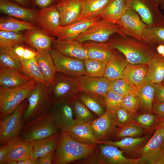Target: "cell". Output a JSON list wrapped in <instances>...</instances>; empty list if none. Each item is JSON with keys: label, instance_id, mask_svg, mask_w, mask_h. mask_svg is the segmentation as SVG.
Listing matches in <instances>:
<instances>
[{"label": "cell", "instance_id": "cell-1", "mask_svg": "<svg viewBox=\"0 0 164 164\" xmlns=\"http://www.w3.org/2000/svg\"><path fill=\"white\" fill-rule=\"evenodd\" d=\"M131 65L148 64L157 54L156 47L135 38L115 33L106 42Z\"/></svg>", "mask_w": 164, "mask_h": 164}, {"label": "cell", "instance_id": "cell-2", "mask_svg": "<svg viewBox=\"0 0 164 164\" xmlns=\"http://www.w3.org/2000/svg\"><path fill=\"white\" fill-rule=\"evenodd\" d=\"M61 134L54 155L52 164H67L84 159L97 148V144H86L71 138L60 129Z\"/></svg>", "mask_w": 164, "mask_h": 164}, {"label": "cell", "instance_id": "cell-3", "mask_svg": "<svg viewBox=\"0 0 164 164\" xmlns=\"http://www.w3.org/2000/svg\"><path fill=\"white\" fill-rule=\"evenodd\" d=\"M60 130L50 110L24 123L18 137L26 141L34 142L50 136Z\"/></svg>", "mask_w": 164, "mask_h": 164}, {"label": "cell", "instance_id": "cell-4", "mask_svg": "<svg viewBox=\"0 0 164 164\" xmlns=\"http://www.w3.org/2000/svg\"><path fill=\"white\" fill-rule=\"evenodd\" d=\"M50 86L38 83L28 97L27 105L22 119V125L50 109L54 103Z\"/></svg>", "mask_w": 164, "mask_h": 164}, {"label": "cell", "instance_id": "cell-5", "mask_svg": "<svg viewBox=\"0 0 164 164\" xmlns=\"http://www.w3.org/2000/svg\"><path fill=\"white\" fill-rule=\"evenodd\" d=\"M38 83L32 81L23 85L14 88L0 87V118L13 112L37 86Z\"/></svg>", "mask_w": 164, "mask_h": 164}, {"label": "cell", "instance_id": "cell-6", "mask_svg": "<svg viewBox=\"0 0 164 164\" xmlns=\"http://www.w3.org/2000/svg\"><path fill=\"white\" fill-rule=\"evenodd\" d=\"M27 104L26 99L11 114L0 119V145L5 144L11 139L18 136L22 126V117Z\"/></svg>", "mask_w": 164, "mask_h": 164}, {"label": "cell", "instance_id": "cell-7", "mask_svg": "<svg viewBox=\"0 0 164 164\" xmlns=\"http://www.w3.org/2000/svg\"><path fill=\"white\" fill-rule=\"evenodd\" d=\"M127 7L136 12L148 26H154L164 22V15L155 0H126Z\"/></svg>", "mask_w": 164, "mask_h": 164}, {"label": "cell", "instance_id": "cell-8", "mask_svg": "<svg viewBox=\"0 0 164 164\" xmlns=\"http://www.w3.org/2000/svg\"><path fill=\"white\" fill-rule=\"evenodd\" d=\"M115 33L121 35L116 23L107 22L100 19L75 39L81 43L87 41L105 42Z\"/></svg>", "mask_w": 164, "mask_h": 164}, {"label": "cell", "instance_id": "cell-9", "mask_svg": "<svg viewBox=\"0 0 164 164\" xmlns=\"http://www.w3.org/2000/svg\"><path fill=\"white\" fill-rule=\"evenodd\" d=\"M49 52L57 72L76 77L86 74L83 60L67 56L55 49Z\"/></svg>", "mask_w": 164, "mask_h": 164}, {"label": "cell", "instance_id": "cell-10", "mask_svg": "<svg viewBox=\"0 0 164 164\" xmlns=\"http://www.w3.org/2000/svg\"><path fill=\"white\" fill-rule=\"evenodd\" d=\"M59 73L54 83L50 86L54 103L71 99L80 92L75 78Z\"/></svg>", "mask_w": 164, "mask_h": 164}, {"label": "cell", "instance_id": "cell-11", "mask_svg": "<svg viewBox=\"0 0 164 164\" xmlns=\"http://www.w3.org/2000/svg\"><path fill=\"white\" fill-rule=\"evenodd\" d=\"M115 23L118 26L121 35L144 41L142 34L147 25L139 15L133 9L127 7L124 15Z\"/></svg>", "mask_w": 164, "mask_h": 164}, {"label": "cell", "instance_id": "cell-12", "mask_svg": "<svg viewBox=\"0 0 164 164\" xmlns=\"http://www.w3.org/2000/svg\"><path fill=\"white\" fill-rule=\"evenodd\" d=\"M75 79L80 92L90 94L102 102L101 99H103L111 89L110 81L104 77H93L85 75Z\"/></svg>", "mask_w": 164, "mask_h": 164}, {"label": "cell", "instance_id": "cell-13", "mask_svg": "<svg viewBox=\"0 0 164 164\" xmlns=\"http://www.w3.org/2000/svg\"><path fill=\"white\" fill-rule=\"evenodd\" d=\"M33 22L44 32L49 35H54L60 26V15L56 4L36 11Z\"/></svg>", "mask_w": 164, "mask_h": 164}, {"label": "cell", "instance_id": "cell-14", "mask_svg": "<svg viewBox=\"0 0 164 164\" xmlns=\"http://www.w3.org/2000/svg\"><path fill=\"white\" fill-rule=\"evenodd\" d=\"M89 123L95 138L100 141H108L114 137L118 128L112 114L106 110L103 114Z\"/></svg>", "mask_w": 164, "mask_h": 164}, {"label": "cell", "instance_id": "cell-15", "mask_svg": "<svg viewBox=\"0 0 164 164\" xmlns=\"http://www.w3.org/2000/svg\"><path fill=\"white\" fill-rule=\"evenodd\" d=\"M100 155L103 164H138L142 163V159H131L123 155L125 152L116 146L107 144H98Z\"/></svg>", "mask_w": 164, "mask_h": 164}, {"label": "cell", "instance_id": "cell-16", "mask_svg": "<svg viewBox=\"0 0 164 164\" xmlns=\"http://www.w3.org/2000/svg\"><path fill=\"white\" fill-rule=\"evenodd\" d=\"M146 143L134 153L142 159V162L150 164L164 142V128L157 127Z\"/></svg>", "mask_w": 164, "mask_h": 164}, {"label": "cell", "instance_id": "cell-17", "mask_svg": "<svg viewBox=\"0 0 164 164\" xmlns=\"http://www.w3.org/2000/svg\"><path fill=\"white\" fill-rule=\"evenodd\" d=\"M100 19L98 17L95 16L65 26H60L54 32V35L59 39H75Z\"/></svg>", "mask_w": 164, "mask_h": 164}, {"label": "cell", "instance_id": "cell-18", "mask_svg": "<svg viewBox=\"0 0 164 164\" xmlns=\"http://www.w3.org/2000/svg\"><path fill=\"white\" fill-rule=\"evenodd\" d=\"M52 47L70 57L83 61L89 58L86 49L81 43L75 39H55Z\"/></svg>", "mask_w": 164, "mask_h": 164}, {"label": "cell", "instance_id": "cell-19", "mask_svg": "<svg viewBox=\"0 0 164 164\" xmlns=\"http://www.w3.org/2000/svg\"><path fill=\"white\" fill-rule=\"evenodd\" d=\"M82 0H59L56 7L60 15V26L76 21L82 10Z\"/></svg>", "mask_w": 164, "mask_h": 164}, {"label": "cell", "instance_id": "cell-20", "mask_svg": "<svg viewBox=\"0 0 164 164\" xmlns=\"http://www.w3.org/2000/svg\"><path fill=\"white\" fill-rule=\"evenodd\" d=\"M86 50L89 58L106 63L118 52L107 42L87 41L82 43Z\"/></svg>", "mask_w": 164, "mask_h": 164}, {"label": "cell", "instance_id": "cell-21", "mask_svg": "<svg viewBox=\"0 0 164 164\" xmlns=\"http://www.w3.org/2000/svg\"><path fill=\"white\" fill-rule=\"evenodd\" d=\"M8 142L9 148L6 164L8 162L17 161L31 157L33 142L26 141L18 137Z\"/></svg>", "mask_w": 164, "mask_h": 164}, {"label": "cell", "instance_id": "cell-22", "mask_svg": "<svg viewBox=\"0 0 164 164\" xmlns=\"http://www.w3.org/2000/svg\"><path fill=\"white\" fill-rule=\"evenodd\" d=\"M26 43L38 51H50L55 39L43 31L35 29L24 31Z\"/></svg>", "mask_w": 164, "mask_h": 164}, {"label": "cell", "instance_id": "cell-23", "mask_svg": "<svg viewBox=\"0 0 164 164\" xmlns=\"http://www.w3.org/2000/svg\"><path fill=\"white\" fill-rule=\"evenodd\" d=\"M50 110L54 116L55 124L60 129L76 124L70 100L54 103Z\"/></svg>", "mask_w": 164, "mask_h": 164}, {"label": "cell", "instance_id": "cell-24", "mask_svg": "<svg viewBox=\"0 0 164 164\" xmlns=\"http://www.w3.org/2000/svg\"><path fill=\"white\" fill-rule=\"evenodd\" d=\"M62 129L77 142L84 144H97L98 140L89 123L69 125Z\"/></svg>", "mask_w": 164, "mask_h": 164}, {"label": "cell", "instance_id": "cell-25", "mask_svg": "<svg viewBox=\"0 0 164 164\" xmlns=\"http://www.w3.org/2000/svg\"><path fill=\"white\" fill-rule=\"evenodd\" d=\"M1 11L13 17L34 21L36 12L32 9L23 7L10 0H0Z\"/></svg>", "mask_w": 164, "mask_h": 164}, {"label": "cell", "instance_id": "cell-26", "mask_svg": "<svg viewBox=\"0 0 164 164\" xmlns=\"http://www.w3.org/2000/svg\"><path fill=\"white\" fill-rule=\"evenodd\" d=\"M127 9L126 0H111L96 16L107 22L115 23L124 15Z\"/></svg>", "mask_w": 164, "mask_h": 164}, {"label": "cell", "instance_id": "cell-27", "mask_svg": "<svg viewBox=\"0 0 164 164\" xmlns=\"http://www.w3.org/2000/svg\"><path fill=\"white\" fill-rule=\"evenodd\" d=\"M60 134V130L50 136L33 142L31 158L36 161L40 157L55 152Z\"/></svg>", "mask_w": 164, "mask_h": 164}, {"label": "cell", "instance_id": "cell-28", "mask_svg": "<svg viewBox=\"0 0 164 164\" xmlns=\"http://www.w3.org/2000/svg\"><path fill=\"white\" fill-rule=\"evenodd\" d=\"M118 52L106 64L104 77L110 81L123 78V71L129 64L124 56Z\"/></svg>", "mask_w": 164, "mask_h": 164}, {"label": "cell", "instance_id": "cell-29", "mask_svg": "<svg viewBox=\"0 0 164 164\" xmlns=\"http://www.w3.org/2000/svg\"><path fill=\"white\" fill-rule=\"evenodd\" d=\"M36 59L46 81L50 85L54 83L57 72L49 51H37Z\"/></svg>", "mask_w": 164, "mask_h": 164}, {"label": "cell", "instance_id": "cell-30", "mask_svg": "<svg viewBox=\"0 0 164 164\" xmlns=\"http://www.w3.org/2000/svg\"><path fill=\"white\" fill-rule=\"evenodd\" d=\"M150 134L139 137H127L123 138L120 140L113 141L108 140L105 141H98L97 144H107L120 148L125 152L134 153L138 150L149 139Z\"/></svg>", "mask_w": 164, "mask_h": 164}, {"label": "cell", "instance_id": "cell-31", "mask_svg": "<svg viewBox=\"0 0 164 164\" xmlns=\"http://www.w3.org/2000/svg\"><path fill=\"white\" fill-rule=\"evenodd\" d=\"M33 80L23 73L0 69V85L5 88H14L23 85Z\"/></svg>", "mask_w": 164, "mask_h": 164}, {"label": "cell", "instance_id": "cell-32", "mask_svg": "<svg viewBox=\"0 0 164 164\" xmlns=\"http://www.w3.org/2000/svg\"><path fill=\"white\" fill-rule=\"evenodd\" d=\"M148 69V64L131 65L129 63L123 71L124 78L138 89L144 81Z\"/></svg>", "mask_w": 164, "mask_h": 164}, {"label": "cell", "instance_id": "cell-33", "mask_svg": "<svg viewBox=\"0 0 164 164\" xmlns=\"http://www.w3.org/2000/svg\"><path fill=\"white\" fill-rule=\"evenodd\" d=\"M148 64L147 74L144 81L155 84L162 83L164 79V57L157 54Z\"/></svg>", "mask_w": 164, "mask_h": 164}, {"label": "cell", "instance_id": "cell-34", "mask_svg": "<svg viewBox=\"0 0 164 164\" xmlns=\"http://www.w3.org/2000/svg\"><path fill=\"white\" fill-rule=\"evenodd\" d=\"M0 68L23 73L20 59L12 47H0Z\"/></svg>", "mask_w": 164, "mask_h": 164}, {"label": "cell", "instance_id": "cell-35", "mask_svg": "<svg viewBox=\"0 0 164 164\" xmlns=\"http://www.w3.org/2000/svg\"><path fill=\"white\" fill-rule=\"evenodd\" d=\"M154 94V84L150 82L144 81L138 89L140 107L146 112H152Z\"/></svg>", "mask_w": 164, "mask_h": 164}, {"label": "cell", "instance_id": "cell-36", "mask_svg": "<svg viewBox=\"0 0 164 164\" xmlns=\"http://www.w3.org/2000/svg\"><path fill=\"white\" fill-rule=\"evenodd\" d=\"M143 41L153 46L164 45V22L159 25L145 27L142 34Z\"/></svg>", "mask_w": 164, "mask_h": 164}, {"label": "cell", "instance_id": "cell-37", "mask_svg": "<svg viewBox=\"0 0 164 164\" xmlns=\"http://www.w3.org/2000/svg\"><path fill=\"white\" fill-rule=\"evenodd\" d=\"M111 1L82 0L81 13L76 21L96 16L107 6Z\"/></svg>", "mask_w": 164, "mask_h": 164}, {"label": "cell", "instance_id": "cell-38", "mask_svg": "<svg viewBox=\"0 0 164 164\" xmlns=\"http://www.w3.org/2000/svg\"><path fill=\"white\" fill-rule=\"evenodd\" d=\"M76 124L90 122L96 118L89 109L77 97L70 100Z\"/></svg>", "mask_w": 164, "mask_h": 164}, {"label": "cell", "instance_id": "cell-39", "mask_svg": "<svg viewBox=\"0 0 164 164\" xmlns=\"http://www.w3.org/2000/svg\"><path fill=\"white\" fill-rule=\"evenodd\" d=\"M37 29L32 23L20 20L12 17L1 18L0 30L17 32L27 30Z\"/></svg>", "mask_w": 164, "mask_h": 164}, {"label": "cell", "instance_id": "cell-40", "mask_svg": "<svg viewBox=\"0 0 164 164\" xmlns=\"http://www.w3.org/2000/svg\"><path fill=\"white\" fill-rule=\"evenodd\" d=\"M20 60L23 73L37 83L50 85L46 80L40 69L36 57L31 60Z\"/></svg>", "mask_w": 164, "mask_h": 164}, {"label": "cell", "instance_id": "cell-41", "mask_svg": "<svg viewBox=\"0 0 164 164\" xmlns=\"http://www.w3.org/2000/svg\"><path fill=\"white\" fill-rule=\"evenodd\" d=\"M148 133L143 127L133 121L118 127L114 138L120 139L127 137H136Z\"/></svg>", "mask_w": 164, "mask_h": 164}, {"label": "cell", "instance_id": "cell-42", "mask_svg": "<svg viewBox=\"0 0 164 164\" xmlns=\"http://www.w3.org/2000/svg\"><path fill=\"white\" fill-rule=\"evenodd\" d=\"M160 118L152 112L137 114L133 121L139 125L148 133H151L158 126Z\"/></svg>", "mask_w": 164, "mask_h": 164}, {"label": "cell", "instance_id": "cell-43", "mask_svg": "<svg viewBox=\"0 0 164 164\" xmlns=\"http://www.w3.org/2000/svg\"><path fill=\"white\" fill-rule=\"evenodd\" d=\"M26 43L24 35L19 32L0 30V47H13Z\"/></svg>", "mask_w": 164, "mask_h": 164}, {"label": "cell", "instance_id": "cell-44", "mask_svg": "<svg viewBox=\"0 0 164 164\" xmlns=\"http://www.w3.org/2000/svg\"><path fill=\"white\" fill-rule=\"evenodd\" d=\"M83 93L77 97L79 100L98 117L103 114L106 111L104 110L101 104L102 102L90 94Z\"/></svg>", "mask_w": 164, "mask_h": 164}, {"label": "cell", "instance_id": "cell-45", "mask_svg": "<svg viewBox=\"0 0 164 164\" xmlns=\"http://www.w3.org/2000/svg\"><path fill=\"white\" fill-rule=\"evenodd\" d=\"M84 61L86 75L93 77L104 76L106 63L90 58L86 59Z\"/></svg>", "mask_w": 164, "mask_h": 164}, {"label": "cell", "instance_id": "cell-46", "mask_svg": "<svg viewBox=\"0 0 164 164\" xmlns=\"http://www.w3.org/2000/svg\"><path fill=\"white\" fill-rule=\"evenodd\" d=\"M111 89L123 97L131 94H137L138 89L124 78L110 81Z\"/></svg>", "mask_w": 164, "mask_h": 164}, {"label": "cell", "instance_id": "cell-47", "mask_svg": "<svg viewBox=\"0 0 164 164\" xmlns=\"http://www.w3.org/2000/svg\"><path fill=\"white\" fill-rule=\"evenodd\" d=\"M123 98L122 97L110 89L104 96L103 100V103L106 110L112 113L121 106Z\"/></svg>", "mask_w": 164, "mask_h": 164}, {"label": "cell", "instance_id": "cell-48", "mask_svg": "<svg viewBox=\"0 0 164 164\" xmlns=\"http://www.w3.org/2000/svg\"><path fill=\"white\" fill-rule=\"evenodd\" d=\"M121 106L134 117L140 107L137 94H131L123 97Z\"/></svg>", "mask_w": 164, "mask_h": 164}, {"label": "cell", "instance_id": "cell-49", "mask_svg": "<svg viewBox=\"0 0 164 164\" xmlns=\"http://www.w3.org/2000/svg\"><path fill=\"white\" fill-rule=\"evenodd\" d=\"M111 114L118 127L133 121L134 116L121 106Z\"/></svg>", "mask_w": 164, "mask_h": 164}, {"label": "cell", "instance_id": "cell-50", "mask_svg": "<svg viewBox=\"0 0 164 164\" xmlns=\"http://www.w3.org/2000/svg\"><path fill=\"white\" fill-rule=\"evenodd\" d=\"M15 53L20 59L31 60L36 57V50L22 44L15 45L12 47Z\"/></svg>", "mask_w": 164, "mask_h": 164}, {"label": "cell", "instance_id": "cell-51", "mask_svg": "<svg viewBox=\"0 0 164 164\" xmlns=\"http://www.w3.org/2000/svg\"><path fill=\"white\" fill-rule=\"evenodd\" d=\"M154 94L153 102L164 103V84L162 83L154 84Z\"/></svg>", "mask_w": 164, "mask_h": 164}, {"label": "cell", "instance_id": "cell-52", "mask_svg": "<svg viewBox=\"0 0 164 164\" xmlns=\"http://www.w3.org/2000/svg\"><path fill=\"white\" fill-rule=\"evenodd\" d=\"M31 5L41 9L49 7L57 2V0H30Z\"/></svg>", "mask_w": 164, "mask_h": 164}, {"label": "cell", "instance_id": "cell-53", "mask_svg": "<svg viewBox=\"0 0 164 164\" xmlns=\"http://www.w3.org/2000/svg\"><path fill=\"white\" fill-rule=\"evenodd\" d=\"M150 164H164V142Z\"/></svg>", "mask_w": 164, "mask_h": 164}, {"label": "cell", "instance_id": "cell-54", "mask_svg": "<svg viewBox=\"0 0 164 164\" xmlns=\"http://www.w3.org/2000/svg\"><path fill=\"white\" fill-rule=\"evenodd\" d=\"M152 112L160 118H164V103L153 102Z\"/></svg>", "mask_w": 164, "mask_h": 164}, {"label": "cell", "instance_id": "cell-55", "mask_svg": "<svg viewBox=\"0 0 164 164\" xmlns=\"http://www.w3.org/2000/svg\"><path fill=\"white\" fill-rule=\"evenodd\" d=\"M55 152L40 157L36 160L35 164H52Z\"/></svg>", "mask_w": 164, "mask_h": 164}, {"label": "cell", "instance_id": "cell-56", "mask_svg": "<svg viewBox=\"0 0 164 164\" xmlns=\"http://www.w3.org/2000/svg\"><path fill=\"white\" fill-rule=\"evenodd\" d=\"M9 144L8 142L0 147V164H5L6 162V157L8 152Z\"/></svg>", "mask_w": 164, "mask_h": 164}, {"label": "cell", "instance_id": "cell-57", "mask_svg": "<svg viewBox=\"0 0 164 164\" xmlns=\"http://www.w3.org/2000/svg\"><path fill=\"white\" fill-rule=\"evenodd\" d=\"M13 1L19 5L27 8H28L31 5L30 0H10Z\"/></svg>", "mask_w": 164, "mask_h": 164}, {"label": "cell", "instance_id": "cell-58", "mask_svg": "<svg viewBox=\"0 0 164 164\" xmlns=\"http://www.w3.org/2000/svg\"><path fill=\"white\" fill-rule=\"evenodd\" d=\"M156 50L157 53L162 55L164 51V45L160 44L156 46Z\"/></svg>", "mask_w": 164, "mask_h": 164}, {"label": "cell", "instance_id": "cell-59", "mask_svg": "<svg viewBox=\"0 0 164 164\" xmlns=\"http://www.w3.org/2000/svg\"><path fill=\"white\" fill-rule=\"evenodd\" d=\"M159 5L160 8L164 10V0H155Z\"/></svg>", "mask_w": 164, "mask_h": 164}, {"label": "cell", "instance_id": "cell-60", "mask_svg": "<svg viewBox=\"0 0 164 164\" xmlns=\"http://www.w3.org/2000/svg\"><path fill=\"white\" fill-rule=\"evenodd\" d=\"M157 127L164 128V118H160L159 125Z\"/></svg>", "mask_w": 164, "mask_h": 164}, {"label": "cell", "instance_id": "cell-61", "mask_svg": "<svg viewBox=\"0 0 164 164\" xmlns=\"http://www.w3.org/2000/svg\"><path fill=\"white\" fill-rule=\"evenodd\" d=\"M163 57H164V51L162 53V55H161Z\"/></svg>", "mask_w": 164, "mask_h": 164}, {"label": "cell", "instance_id": "cell-62", "mask_svg": "<svg viewBox=\"0 0 164 164\" xmlns=\"http://www.w3.org/2000/svg\"><path fill=\"white\" fill-rule=\"evenodd\" d=\"M162 83L164 84V79L162 82Z\"/></svg>", "mask_w": 164, "mask_h": 164}, {"label": "cell", "instance_id": "cell-63", "mask_svg": "<svg viewBox=\"0 0 164 164\" xmlns=\"http://www.w3.org/2000/svg\"><path fill=\"white\" fill-rule=\"evenodd\" d=\"M57 0V1H58L59 0Z\"/></svg>", "mask_w": 164, "mask_h": 164}, {"label": "cell", "instance_id": "cell-64", "mask_svg": "<svg viewBox=\"0 0 164 164\" xmlns=\"http://www.w3.org/2000/svg\"></svg>", "mask_w": 164, "mask_h": 164}]
</instances>
